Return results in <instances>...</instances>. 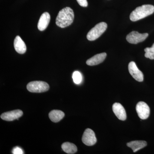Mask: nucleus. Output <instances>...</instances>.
<instances>
[{"instance_id": "nucleus-17", "label": "nucleus", "mask_w": 154, "mask_h": 154, "mask_svg": "<svg viewBox=\"0 0 154 154\" xmlns=\"http://www.w3.org/2000/svg\"><path fill=\"white\" fill-rule=\"evenodd\" d=\"M145 54V57L146 58L151 60L154 59V43L151 48H146L144 49Z\"/></svg>"}, {"instance_id": "nucleus-7", "label": "nucleus", "mask_w": 154, "mask_h": 154, "mask_svg": "<svg viewBox=\"0 0 154 154\" xmlns=\"http://www.w3.org/2000/svg\"><path fill=\"white\" fill-rule=\"evenodd\" d=\"M82 141L83 143L88 146H92L95 145L97 142V139L95 133L90 128H87L83 134Z\"/></svg>"}, {"instance_id": "nucleus-14", "label": "nucleus", "mask_w": 154, "mask_h": 154, "mask_svg": "<svg viewBox=\"0 0 154 154\" xmlns=\"http://www.w3.org/2000/svg\"><path fill=\"white\" fill-rule=\"evenodd\" d=\"M127 146L132 149L134 152H136L146 147L147 146V143L143 140L133 141L127 143Z\"/></svg>"}, {"instance_id": "nucleus-9", "label": "nucleus", "mask_w": 154, "mask_h": 154, "mask_svg": "<svg viewBox=\"0 0 154 154\" xmlns=\"http://www.w3.org/2000/svg\"><path fill=\"white\" fill-rule=\"evenodd\" d=\"M23 112L20 110H16L8 111L2 113L1 115V118L3 120L7 121H14L18 119L23 115Z\"/></svg>"}, {"instance_id": "nucleus-4", "label": "nucleus", "mask_w": 154, "mask_h": 154, "mask_svg": "<svg viewBox=\"0 0 154 154\" xmlns=\"http://www.w3.org/2000/svg\"><path fill=\"white\" fill-rule=\"evenodd\" d=\"M27 88L31 93H41L49 90V86L47 83L42 81H33L28 83Z\"/></svg>"}, {"instance_id": "nucleus-5", "label": "nucleus", "mask_w": 154, "mask_h": 154, "mask_svg": "<svg viewBox=\"0 0 154 154\" xmlns=\"http://www.w3.org/2000/svg\"><path fill=\"white\" fill-rule=\"evenodd\" d=\"M149 36L148 33H140L137 31H132L126 36L127 41L130 43L136 44L144 41Z\"/></svg>"}, {"instance_id": "nucleus-12", "label": "nucleus", "mask_w": 154, "mask_h": 154, "mask_svg": "<svg viewBox=\"0 0 154 154\" xmlns=\"http://www.w3.org/2000/svg\"><path fill=\"white\" fill-rule=\"evenodd\" d=\"M106 56H107V54L106 53L99 54L88 59L86 62V63L88 65L91 66L97 65L103 62L105 60Z\"/></svg>"}, {"instance_id": "nucleus-10", "label": "nucleus", "mask_w": 154, "mask_h": 154, "mask_svg": "<svg viewBox=\"0 0 154 154\" xmlns=\"http://www.w3.org/2000/svg\"><path fill=\"white\" fill-rule=\"evenodd\" d=\"M113 113L119 119L124 121L126 119V113L125 109L122 105L119 103H115L112 107Z\"/></svg>"}, {"instance_id": "nucleus-16", "label": "nucleus", "mask_w": 154, "mask_h": 154, "mask_svg": "<svg viewBox=\"0 0 154 154\" xmlns=\"http://www.w3.org/2000/svg\"><path fill=\"white\" fill-rule=\"evenodd\" d=\"M61 148L64 152L67 154L75 153L78 150L77 147L74 144L69 142L64 143L61 146Z\"/></svg>"}, {"instance_id": "nucleus-3", "label": "nucleus", "mask_w": 154, "mask_h": 154, "mask_svg": "<svg viewBox=\"0 0 154 154\" xmlns=\"http://www.w3.org/2000/svg\"><path fill=\"white\" fill-rule=\"evenodd\" d=\"M107 24L104 22H100L91 29L87 34V37L90 41H94L105 32L107 29Z\"/></svg>"}, {"instance_id": "nucleus-15", "label": "nucleus", "mask_w": 154, "mask_h": 154, "mask_svg": "<svg viewBox=\"0 0 154 154\" xmlns=\"http://www.w3.org/2000/svg\"><path fill=\"white\" fill-rule=\"evenodd\" d=\"M64 113L61 110H53L49 113V117L51 121L57 122L64 117Z\"/></svg>"}, {"instance_id": "nucleus-2", "label": "nucleus", "mask_w": 154, "mask_h": 154, "mask_svg": "<svg viewBox=\"0 0 154 154\" xmlns=\"http://www.w3.org/2000/svg\"><path fill=\"white\" fill-rule=\"evenodd\" d=\"M154 12V7L152 5H145L137 7L131 12L130 19L132 22L143 19L151 15Z\"/></svg>"}, {"instance_id": "nucleus-18", "label": "nucleus", "mask_w": 154, "mask_h": 154, "mask_svg": "<svg viewBox=\"0 0 154 154\" xmlns=\"http://www.w3.org/2000/svg\"><path fill=\"white\" fill-rule=\"evenodd\" d=\"M72 78L74 82L77 85L80 84L82 82V74L79 71L74 72L72 75Z\"/></svg>"}, {"instance_id": "nucleus-19", "label": "nucleus", "mask_w": 154, "mask_h": 154, "mask_svg": "<svg viewBox=\"0 0 154 154\" xmlns=\"http://www.w3.org/2000/svg\"><path fill=\"white\" fill-rule=\"evenodd\" d=\"M77 1L79 5L82 7H88V2L87 0H77Z\"/></svg>"}, {"instance_id": "nucleus-11", "label": "nucleus", "mask_w": 154, "mask_h": 154, "mask_svg": "<svg viewBox=\"0 0 154 154\" xmlns=\"http://www.w3.org/2000/svg\"><path fill=\"white\" fill-rule=\"evenodd\" d=\"M50 15L48 12H45L41 15L38 21L37 27L40 31H43L47 28L50 21Z\"/></svg>"}, {"instance_id": "nucleus-1", "label": "nucleus", "mask_w": 154, "mask_h": 154, "mask_svg": "<svg viewBox=\"0 0 154 154\" xmlns=\"http://www.w3.org/2000/svg\"><path fill=\"white\" fill-rule=\"evenodd\" d=\"M74 19V14L71 8L66 7L59 11L56 19V24L61 28H65L71 25Z\"/></svg>"}, {"instance_id": "nucleus-20", "label": "nucleus", "mask_w": 154, "mask_h": 154, "mask_svg": "<svg viewBox=\"0 0 154 154\" xmlns=\"http://www.w3.org/2000/svg\"><path fill=\"white\" fill-rule=\"evenodd\" d=\"M13 153L14 154H24V153H23L22 149L17 147L13 149Z\"/></svg>"}, {"instance_id": "nucleus-8", "label": "nucleus", "mask_w": 154, "mask_h": 154, "mask_svg": "<svg viewBox=\"0 0 154 154\" xmlns=\"http://www.w3.org/2000/svg\"><path fill=\"white\" fill-rule=\"evenodd\" d=\"M128 69L130 74L135 80L139 82H142L143 81V73L138 69L135 63L131 62L128 64Z\"/></svg>"}, {"instance_id": "nucleus-13", "label": "nucleus", "mask_w": 154, "mask_h": 154, "mask_svg": "<svg viewBox=\"0 0 154 154\" xmlns=\"http://www.w3.org/2000/svg\"><path fill=\"white\" fill-rule=\"evenodd\" d=\"M14 46L15 50L20 54H23L27 50L26 45L19 36H16L14 41Z\"/></svg>"}, {"instance_id": "nucleus-6", "label": "nucleus", "mask_w": 154, "mask_h": 154, "mask_svg": "<svg viewBox=\"0 0 154 154\" xmlns=\"http://www.w3.org/2000/svg\"><path fill=\"white\" fill-rule=\"evenodd\" d=\"M136 110L139 118L141 119H146L150 115V108L145 102H140L136 107Z\"/></svg>"}]
</instances>
